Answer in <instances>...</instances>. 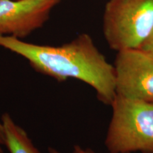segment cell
Instances as JSON below:
<instances>
[{
  "mask_svg": "<svg viewBox=\"0 0 153 153\" xmlns=\"http://www.w3.org/2000/svg\"><path fill=\"white\" fill-rule=\"evenodd\" d=\"M0 47L24 57L38 73L58 82L75 79L92 88L100 102L112 104L116 97V70L87 33L60 45H40L0 35Z\"/></svg>",
  "mask_w": 153,
  "mask_h": 153,
  "instance_id": "6da1fadb",
  "label": "cell"
},
{
  "mask_svg": "<svg viewBox=\"0 0 153 153\" xmlns=\"http://www.w3.org/2000/svg\"><path fill=\"white\" fill-rule=\"evenodd\" d=\"M104 145L113 153H153V104L116 95Z\"/></svg>",
  "mask_w": 153,
  "mask_h": 153,
  "instance_id": "7a4b0ae2",
  "label": "cell"
},
{
  "mask_svg": "<svg viewBox=\"0 0 153 153\" xmlns=\"http://www.w3.org/2000/svg\"><path fill=\"white\" fill-rule=\"evenodd\" d=\"M153 32V0H109L103 33L111 49H140Z\"/></svg>",
  "mask_w": 153,
  "mask_h": 153,
  "instance_id": "3957f363",
  "label": "cell"
},
{
  "mask_svg": "<svg viewBox=\"0 0 153 153\" xmlns=\"http://www.w3.org/2000/svg\"><path fill=\"white\" fill-rule=\"evenodd\" d=\"M116 94L153 104V55L140 49L117 52Z\"/></svg>",
  "mask_w": 153,
  "mask_h": 153,
  "instance_id": "277c9868",
  "label": "cell"
},
{
  "mask_svg": "<svg viewBox=\"0 0 153 153\" xmlns=\"http://www.w3.org/2000/svg\"><path fill=\"white\" fill-rule=\"evenodd\" d=\"M61 0H0V35L24 40L41 28Z\"/></svg>",
  "mask_w": 153,
  "mask_h": 153,
  "instance_id": "5b68a950",
  "label": "cell"
},
{
  "mask_svg": "<svg viewBox=\"0 0 153 153\" xmlns=\"http://www.w3.org/2000/svg\"><path fill=\"white\" fill-rule=\"evenodd\" d=\"M1 121L4 133V145L10 153H41L26 131L14 121L9 113H4Z\"/></svg>",
  "mask_w": 153,
  "mask_h": 153,
  "instance_id": "8992f818",
  "label": "cell"
},
{
  "mask_svg": "<svg viewBox=\"0 0 153 153\" xmlns=\"http://www.w3.org/2000/svg\"><path fill=\"white\" fill-rule=\"evenodd\" d=\"M48 153H64L61 151L58 150L57 149L53 148V147H48ZM70 153H97L94 150H91V148H83L79 145H75L73 147V150ZM107 153H113L108 152Z\"/></svg>",
  "mask_w": 153,
  "mask_h": 153,
  "instance_id": "52a82bcc",
  "label": "cell"
},
{
  "mask_svg": "<svg viewBox=\"0 0 153 153\" xmlns=\"http://www.w3.org/2000/svg\"><path fill=\"white\" fill-rule=\"evenodd\" d=\"M140 49L145 51V52L153 55V32L150 36V37L143 44V45Z\"/></svg>",
  "mask_w": 153,
  "mask_h": 153,
  "instance_id": "ba28073f",
  "label": "cell"
},
{
  "mask_svg": "<svg viewBox=\"0 0 153 153\" xmlns=\"http://www.w3.org/2000/svg\"><path fill=\"white\" fill-rule=\"evenodd\" d=\"M0 143L2 145H4V133L3 126L0 119Z\"/></svg>",
  "mask_w": 153,
  "mask_h": 153,
  "instance_id": "9c48e42d",
  "label": "cell"
},
{
  "mask_svg": "<svg viewBox=\"0 0 153 153\" xmlns=\"http://www.w3.org/2000/svg\"><path fill=\"white\" fill-rule=\"evenodd\" d=\"M1 146H2V145L0 143V153H4L3 152V150H2V148H1Z\"/></svg>",
  "mask_w": 153,
  "mask_h": 153,
  "instance_id": "30bf717a",
  "label": "cell"
}]
</instances>
